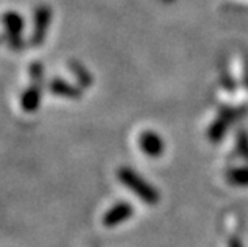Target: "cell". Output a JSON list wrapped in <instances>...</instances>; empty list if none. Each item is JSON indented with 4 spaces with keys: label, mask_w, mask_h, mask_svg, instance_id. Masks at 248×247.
Instances as JSON below:
<instances>
[{
    "label": "cell",
    "mask_w": 248,
    "mask_h": 247,
    "mask_svg": "<svg viewBox=\"0 0 248 247\" xmlns=\"http://www.w3.org/2000/svg\"><path fill=\"white\" fill-rule=\"evenodd\" d=\"M69 66H71V72L78 79V82H80L83 87L92 85V76L88 74V71L85 69V67H83L82 65H78L77 61H71Z\"/></svg>",
    "instance_id": "9"
},
{
    "label": "cell",
    "mask_w": 248,
    "mask_h": 247,
    "mask_svg": "<svg viewBox=\"0 0 248 247\" xmlns=\"http://www.w3.org/2000/svg\"><path fill=\"white\" fill-rule=\"evenodd\" d=\"M50 21H51V10L46 7V5H40V7L35 10V15H34V31H32V35H31V45H34V47L42 45V42L46 37V31H48Z\"/></svg>",
    "instance_id": "3"
},
{
    "label": "cell",
    "mask_w": 248,
    "mask_h": 247,
    "mask_svg": "<svg viewBox=\"0 0 248 247\" xmlns=\"http://www.w3.org/2000/svg\"><path fill=\"white\" fill-rule=\"evenodd\" d=\"M29 74H31V79H32V83H40L42 85V77H44V67L39 61H35L29 67Z\"/></svg>",
    "instance_id": "10"
},
{
    "label": "cell",
    "mask_w": 248,
    "mask_h": 247,
    "mask_svg": "<svg viewBox=\"0 0 248 247\" xmlns=\"http://www.w3.org/2000/svg\"><path fill=\"white\" fill-rule=\"evenodd\" d=\"M2 40H5V35H0V44H2Z\"/></svg>",
    "instance_id": "12"
},
{
    "label": "cell",
    "mask_w": 248,
    "mask_h": 247,
    "mask_svg": "<svg viewBox=\"0 0 248 247\" xmlns=\"http://www.w3.org/2000/svg\"><path fill=\"white\" fill-rule=\"evenodd\" d=\"M140 148L142 149L146 156L149 157H159L163 151H165V145H163L162 138L154 132L146 130L144 133L140 136Z\"/></svg>",
    "instance_id": "5"
},
{
    "label": "cell",
    "mask_w": 248,
    "mask_h": 247,
    "mask_svg": "<svg viewBox=\"0 0 248 247\" xmlns=\"http://www.w3.org/2000/svg\"><path fill=\"white\" fill-rule=\"evenodd\" d=\"M226 178L231 185L248 186V169H232L226 173Z\"/></svg>",
    "instance_id": "8"
},
{
    "label": "cell",
    "mask_w": 248,
    "mask_h": 247,
    "mask_svg": "<svg viewBox=\"0 0 248 247\" xmlns=\"http://www.w3.org/2000/svg\"><path fill=\"white\" fill-rule=\"evenodd\" d=\"M229 247H244V244H242V241L239 238H231L229 239Z\"/></svg>",
    "instance_id": "11"
},
{
    "label": "cell",
    "mask_w": 248,
    "mask_h": 247,
    "mask_svg": "<svg viewBox=\"0 0 248 247\" xmlns=\"http://www.w3.org/2000/svg\"><path fill=\"white\" fill-rule=\"evenodd\" d=\"M117 177H119L120 183L128 188L131 193H135L142 202H146V204L159 202V199H160L159 191H157L152 185H149L141 175H138L136 172L131 170L130 167H120L117 172Z\"/></svg>",
    "instance_id": "1"
},
{
    "label": "cell",
    "mask_w": 248,
    "mask_h": 247,
    "mask_svg": "<svg viewBox=\"0 0 248 247\" xmlns=\"http://www.w3.org/2000/svg\"><path fill=\"white\" fill-rule=\"evenodd\" d=\"M133 206L130 202H119L114 207H110L103 217V225L108 228H114L117 225L126 222L130 217H133Z\"/></svg>",
    "instance_id": "4"
},
{
    "label": "cell",
    "mask_w": 248,
    "mask_h": 247,
    "mask_svg": "<svg viewBox=\"0 0 248 247\" xmlns=\"http://www.w3.org/2000/svg\"><path fill=\"white\" fill-rule=\"evenodd\" d=\"M40 98H42V85L40 83H32L21 95V109L26 113H35L40 106Z\"/></svg>",
    "instance_id": "6"
},
{
    "label": "cell",
    "mask_w": 248,
    "mask_h": 247,
    "mask_svg": "<svg viewBox=\"0 0 248 247\" xmlns=\"http://www.w3.org/2000/svg\"><path fill=\"white\" fill-rule=\"evenodd\" d=\"M50 92L53 93L56 97H62V98H80V90L72 85V83L62 81V79H53V81L50 82Z\"/></svg>",
    "instance_id": "7"
},
{
    "label": "cell",
    "mask_w": 248,
    "mask_h": 247,
    "mask_svg": "<svg viewBox=\"0 0 248 247\" xmlns=\"http://www.w3.org/2000/svg\"><path fill=\"white\" fill-rule=\"evenodd\" d=\"M2 23L5 28V40L12 47L13 50L23 49V39H21V33L24 28V21L16 12H7L3 13Z\"/></svg>",
    "instance_id": "2"
}]
</instances>
